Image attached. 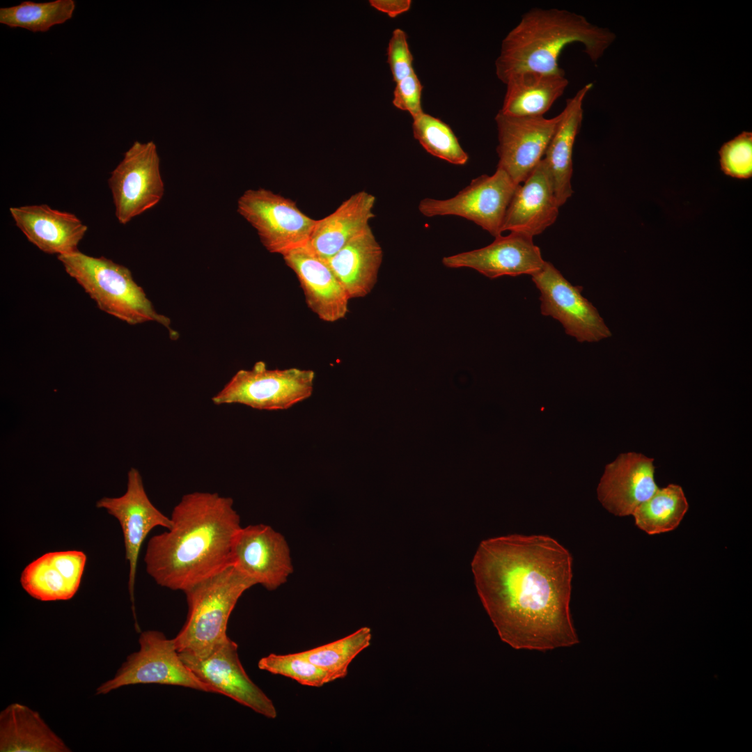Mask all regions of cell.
Here are the masks:
<instances>
[{
	"label": "cell",
	"mask_w": 752,
	"mask_h": 752,
	"mask_svg": "<svg viewBox=\"0 0 752 752\" xmlns=\"http://www.w3.org/2000/svg\"><path fill=\"white\" fill-rule=\"evenodd\" d=\"M471 566L480 601L503 642L539 651L579 643L570 611L572 558L557 540L521 534L488 538Z\"/></svg>",
	"instance_id": "1"
},
{
	"label": "cell",
	"mask_w": 752,
	"mask_h": 752,
	"mask_svg": "<svg viewBox=\"0 0 752 752\" xmlns=\"http://www.w3.org/2000/svg\"><path fill=\"white\" fill-rule=\"evenodd\" d=\"M170 518L171 528L150 538L144 556L146 572L158 585L185 592L232 565L242 527L232 498L188 493Z\"/></svg>",
	"instance_id": "2"
},
{
	"label": "cell",
	"mask_w": 752,
	"mask_h": 752,
	"mask_svg": "<svg viewBox=\"0 0 752 752\" xmlns=\"http://www.w3.org/2000/svg\"><path fill=\"white\" fill-rule=\"evenodd\" d=\"M615 38L613 32L591 24L582 15L558 8H531L503 39L496 75L505 84L526 71L564 73L558 58L567 45L581 44L596 62Z\"/></svg>",
	"instance_id": "3"
},
{
	"label": "cell",
	"mask_w": 752,
	"mask_h": 752,
	"mask_svg": "<svg viewBox=\"0 0 752 752\" xmlns=\"http://www.w3.org/2000/svg\"><path fill=\"white\" fill-rule=\"evenodd\" d=\"M57 258L101 311L131 325L156 322L168 329L172 339L178 338L171 320L157 312L127 267L79 251Z\"/></svg>",
	"instance_id": "4"
},
{
	"label": "cell",
	"mask_w": 752,
	"mask_h": 752,
	"mask_svg": "<svg viewBox=\"0 0 752 752\" xmlns=\"http://www.w3.org/2000/svg\"><path fill=\"white\" fill-rule=\"evenodd\" d=\"M255 583L233 565L184 592L186 620L175 638L179 653L208 655L228 636L227 625L238 600Z\"/></svg>",
	"instance_id": "5"
},
{
	"label": "cell",
	"mask_w": 752,
	"mask_h": 752,
	"mask_svg": "<svg viewBox=\"0 0 752 752\" xmlns=\"http://www.w3.org/2000/svg\"><path fill=\"white\" fill-rule=\"evenodd\" d=\"M312 370L269 369L263 361L238 370L212 398L216 405L240 404L258 410H284L308 398L313 391Z\"/></svg>",
	"instance_id": "6"
},
{
	"label": "cell",
	"mask_w": 752,
	"mask_h": 752,
	"mask_svg": "<svg viewBox=\"0 0 752 752\" xmlns=\"http://www.w3.org/2000/svg\"><path fill=\"white\" fill-rule=\"evenodd\" d=\"M139 643V650L129 655L114 676L96 689L97 695L138 684L180 686L215 694L185 664L173 639L159 631L147 630L141 632Z\"/></svg>",
	"instance_id": "7"
},
{
	"label": "cell",
	"mask_w": 752,
	"mask_h": 752,
	"mask_svg": "<svg viewBox=\"0 0 752 752\" xmlns=\"http://www.w3.org/2000/svg\"><path fill=\"white\" fill-rule=\"evenodd\" d=\"M237 211L257 231L265 248L281 256L307 245L317 221L294 201L264 188L245 191Z\"/></svg>",
	"instance_id": "8"
},
{
	"label": "cell",
	"mask_w": 752,
	"mask_h": 752,
	"mask_svg": "<svg viewBox=\"0 0 752 752\" xmlns=\"http://www.w3.org/2000/svg\"><path fill=\"white\" fill-rule=\"evenodd\" d=\"M108 185L121 224L157 205L164 194L160 159L153 141H135L111 172Z\"/></svg>",
	"instance_id": "9"
},
{
	"label": "cell",
	"mask_w": 752,
	"mask_h": 752,
	"mask_svg": "<svg viewBox=\"0 0 752 752\" xmlns=\"http://www.w3.org/2000/svg\"><path fill=\"white\" fill-rule=\"evenodd\" d=\"M517 186L503 170L496 168L492 175H482L472 180L455 196L425 198L418 208L427 217H463L496 237L501 235L505 214Z\"/></svg>",
	"instance_id": "10"
},
{
	"label": "cell",
	"mask_w": 752,
	"mask_h": 752,
	"mask_svg": "<svg viewBox=\"0 0 752 752\" xmlns=\"http://www.w3.org/2000/svg\"><path fill=\"white\" fill-rule=\"evenodd\" d=\"M531 277L540 292L541 314L557 320L565 334L580 343L611 336L596 308L582 295V287L573 285L551 263L545 261Z\"/></svg>",
	"instance_id": "11"
},
{
	"label": "cell",
	"mask_w": 752,
	"mask_h": 752,
	"mask_svg": "<svg viewBox=\"0 0 752 752\" xmlns=\"http://www.w3.org/2000/svg\"><path fill=\"white\" fill-rule=\"evenodd\" d=\"M98 508H104L114 517L121 527L129 563L128 589L136 629L139 630L134 608V583L140 549L149 533L157 526L169 529L171 519L158 510L150 500L139 471L131 468L127 473V489L118 497H103L97 501Z\"/></svg>",
	"instance_id": "12"
},
{
	"label": "cell",
	"mask_w": 752,
	"mask_h": 752,
	"mask_svg": "<svg viewBox=\"0 0 752 752\" xmlns=\"http://www.w3.org/2000/svg\"><path fill=\"white\" fill-rule=\"evenodd\" d=\"M180 655L191 671L215 694L228 696L267 718L277 716L274 703L246 674L239 658L238 645L229 637L204 657Z\"/></svg>",
	"instance_id": "13"
},
{
	"label": "cell",
	"mask_w": 752,
	"mask_h": 752,
	"mask_svg": "<svg viewBox=\"0 0 752 752\" xmlns=\"http://www.w3.org/2000/svg\"><path fill=\"white\" fill-rule=\"evenodd\" d=\"M561 119L544 116L515 117L501 113L495 116L498 131L497 167L517 185L521 184L544 157Z\"/></svg>",
	"instance_id": "14"
},
{
	"label": "cell",
	"mask_w": 752,
	"mask_h": 752,
	"mask_svg": "<svg viewBox=\"0 0 752 752\" xmlns=\"http://www.w3.org/2000/svg\"><path fill=\"white\" fill-rule=\"evenodd\" d=\"M232 565L268 590L283 585L293 572L284 536L263 524L241 527L233 546Z\"/></svg>",
	"instance_id": "15"
},
{
	"label": "cell",
	"mask_w": 752,
	"mask_h": 752,
	"mask_svg": "<svg viewBox=\"0 0 752 752\" xmlns=\"http://www.w3.org/2000/svg\"><path fill=\"white\" fill-rule=\"evenodd\" d=\"M540 249L528 235L510 232L498 236L490 244L475 250L444 257L449 268L473 269L489 279L503 276L533 275L544 265Z\"/></svg>",
	"instance_id": "16"
},
{
	"label": "cell",
	"mask_w": 752,
	"mask_h": 752,
	"mask_svg": "<svg viewBox=\"0 0 752 752\" xmlns=\"http://www.w3.org/2000/svg\"><path fill=\"white\" fill-rule=\"evenodd\" d=\"M653 461L641 453L629 452L607 464L597 489L602 505L616 516L632 515L658 489Z\"/></svg>",
	"instance_id": "17"
},
{
	"label": "cell",
	"mask_w": 752,
	"mask_h": 752,
	"mask_svg": "<svg viewBox=\"0 0 752 752\" xmlns=\"http://www.w3.org/2000/svg\"><path fill=\"white\" fill-rule=\"evenodd\" d=\"M282 256L296 274L308 307L320 320L334 322L345 318L350 298L325 260L307 245Z\"/></svg>",
	"instance_id": "18"
},
{
	"label": "cell",
	"mask_w": 752,
	"mask_h": 752,
	"mask_svg": "<svg viewBox=\"0 0 752 752\" xmlns=\"http://www.w3.org/2000/svg\"><path fill=\"white\" fill-rule=\"evenodd\" d=\"M559 207L550 173L542 159L517 187L505 214L502 233L539 235L556 221Z\"/></svg>",
	"instance_id": "19"
},
{
	"label": "cell",
	"mask_w": 752,
	"mask_h": 752,
	"mask_svg": "<svg viewBox=\"0 0 752 752\" xmlns=\"http://www.w3.org/2000/svg\"><path fill=\"white\" fill-rule=\"evenodd\" d=\"M16 226L40 251L57 256L76 252L88 227L75 214L47 204L10 207Z\"/></svg>",
	"instance_id": "20"
},
{
	"label": "cell",
	"mask_w": 752,
	"mask_h": 752,
	"mask_svg": "<svg viewBox=\"0 0 752 752\" xmlns=\"http://www.w3.org/2000/svg\"><path fill=\"white\" fill-rule=\"evenodd\" d=\"M86 561L85 553L78 550L46 553L25 567L21 586L40 601L70 600L79 588Z\"/></svg>",
	"instance_id": "21"
},
{
	"label": "cell",
	"mask_w": 752,
	"mask_h": 752,
	"mask_svg": "<svg viewBox=\"0 0 752 752\" xmlns=\"http://www.w3.org/2000/svg\"><path fill=\"white\" fill-rule=\"evenodd\" d=\"M375 197L365 191L352 194L331 214L318 219L307 246L324 260L370 226Z\"/></svg>",
	"instance_id": "22"
},
{
	"label": "cell",
	"mask_w": 752,
	"mask_h": 752,
	"mask_svg": "<svg viewBox=\"0 0 752 752\" xmlns=\"http://www.w3.org/2000/svg\"><path fill=\"white\" fill-rule=\"evenodd\" d=\"M593 86L592 83L584 85L572 97L567 100L542 158L550 173L560 206L564 205L573 193L571 185L573 148L583 120V100Z\"/></svg>",
	"instance_id": "23"
},
{
	"label": "cell",
	"mask_w": 752,
	"mask_h": 752,
	"mask_svg": "<svg viewBox=\"0 0 752 752\" xmlns=\"http://www.w3.org/2000/svg\"><path fill=\"white\" fill-rule=\"evenodd\" d=\"M383 251L369 226L325 260L350 299L363 297L374 288Z\"/></svg>",
	"instance_id": "24"
},
{
	"label": "cell",
	"mask_w": 752,
	"mask_h": 752,
	"mask_svg": "<svg viewBox=\"0 0 752 752\" xmlns=\"http://www.w3.org/2000/svg\"><path fill=\"white\" fill-rule=\"evenodd\" d=\"M1 752H69L70 749L40 716L19 703L0 713Z\"/></svg>",
	"instance_id": "25"
},
{
	"label": "cell",
	"mask_w": 752,
	"mask_h": 752,
	"mask_svg": "<svg viewBox=\"0 0 752 752\" xmlns=\"http://www.w3.org/2000/svg\"><path fill=\"white\" fill-rule=\"evenodd\" d=\"M564 73L526 71L505 83L506 91L499 111L515 117L544 116L568 85Z\"/></svg>",
	"instance_id": "26"
},
{
	"label": "cell",
	"mask_w": 752,
	"mask_h": 752,
	"mask_svg": "<svg viewBox=\"0 0 752 752\" xmlns=\"http://www.w3.org/2000/svg\"><path fill=\"white\" fill-rule=\"evenodd\" d=\"M689 508L682 487L670 484L658 488L634 511L636 525L650 535L673 531L678 526Z\"/></svg>",
	"instance_id": "27"
},
{
	"label": "cell",
	"mask_w": 752,
	"mask_h": 752,
	"mask_svg": "<svg viewBox=\"0 0 752 752\" xmlns=\"http://www.w3.org/2000/svg\"><path fill=\"white\" fill-rule=\"evenodd\" d=\"M75 9L74 0H55L36 3L22 1L18 5L0 8V23L10 28H22L30 31L46 32L52 26L72 18Z\"/></svg>",
	"instance_id": "28"
},
{
	"label": "cell",
	"mask_w": 752,
	"mask_h": 752,
	"mask_svg": "<svg viewBox=\"0 0 752 752\" xmlns=\"http://www.w3.org/2000/svg\"><path fill=\"white\" fill-rule=\"evenodd\" d=\"M371 638L370 628L363 627L340 639L300 652L335 681L347 676L350 664L370 645Z\"/></svg>",
	"instance_id": "29"
},
{
	"label": "cell",
	"mask_w": 752,
	"mask_h": 752,
	"mask_svg": "<svg viewBox=\"0 0 752 752\" xmlns=\"http://www.w3.org/2000/svg\"><path fill=\"white\" fill-rule=\"evenodd\" d=\"M414 137L432 155L455 165H464L468 154L448 125L423 111L412 117Z\"/></svg>",
	"instance_id": "30"
},
{
	"label": "cell",
	"mask_w": 752,
	"mask_h": 752,
	"mask_svg": "<svg viewBox=\"0 0 752 752\" xmlns=\"http://www.w3.org/2000/svg\"><path fill=\"white\" fill-rule=\"evenodd\" d=\"M258 667L272 674L290 678L304 686L320 687L334 681L328 672L311 662L300 652L286 655L271 653L258 661Z\"/></svg>",
	"instance_id": "31"
},
{
	"label": "cell",
	"mask_w": 752,
	"mask_h": 752,
	"mask_svg": "<svg viewBox=\"0 0 752 752\" xmlns=\"http://www.w3.org/2000/svg\"><path fill=\"white\" fill-rule=\"evenodd\" d=\"M721 171L739 179L752 176V133L743 132L725 143L719 150Z\"/></svg>",
	"instance_id": "32"
},
{
	"label": "cell",
	"mask_w": 752,
	"mask_h": 752,
	"mask_svg": "<svg viewBox=\"0 0 752 752\" xmlns=\"http://www.w3.org/2000/svg\"><path fill=\"white\" fill-rule=\"evenodd\" d=\"M387 62L396 83L414 72L413 56L409 49L406 33L395 29L389 42Z\"/></svg>",
	"instance_id": "33"
},
{
	"label": "cell",
	"mask_w": 752,
	"mask_h": 752,
	"mask_svg": "<svg viewBox=\"0 0 752 752\" xmlns=\"http://www.w3.org/2000/svg\"><path fill=\"white\" fill-rule=\"evenodd\" d=\"M395 84L393 104L400 110L409 112L412 117L422 113L423 86L416 72H413Z\"/></svg>",
	"instance_id": "34"
},
{
	"label": "cell",
	"mask_w": 752,
	"mask_h": 752,
	"mask_svg": "<svg viewBox=\"0 0 752 752\" xmlns=\"http://www.w3.org/2000/svg\"><path fill=\"white\" fill-rule=\"evenodd\" d=\"M370 5L375 9L393 18L407 12L412 6L411 0H370Z\"/></svg>",
	"instance_id": "35"
}]
</instances>
